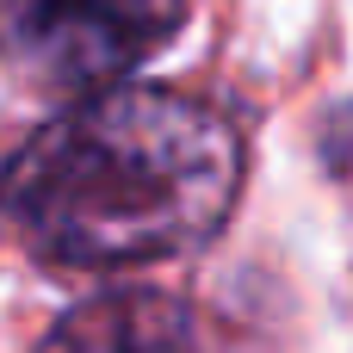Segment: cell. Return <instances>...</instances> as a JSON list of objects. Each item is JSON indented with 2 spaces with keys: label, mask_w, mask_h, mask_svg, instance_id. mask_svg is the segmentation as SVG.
<instances>
[{
  "label": "cell",
  "mask_w": 353,
  "mask_h": 353,
  "mask_svg": "<svg viewBox=\"0 0 353 353\" xmlns=\"http://www.w3.org/2000/svg\"><path fill=\"white\" fill-rule=\"evenodd\" d=\"M37 353H205L199 323L168 292H99L74 304Z\"/></svg>",
  "instance_id": "cell-3"
},
{
  "label": "cell",
  "mask_w": 353,
  "mask_h": 353,
  "mask_svg": "<svg viewBox=\"0 0 353 353\" xmlns=\"http://www.w3.org/2000/svg\"><path fill=\"white\" fill-rule=\"evenodd\" d=\"M242 192V130L174 87H112L0 168V223L50 267L118 273L205 248Z\"/></svg>",
  "instance_id": "cell-1"
},
{
  "label": "cell",
  "mask_w": 353,
  "mask_h": 353,
  "mask_svg": "<svg viewBox=\"0 0 353 353\" xmlns=\"http://www.w3.org/2000/svg\"><path fill=\"white\" fill-rule=\"evenodd\" d=\"M186 0H0V62L43 93H112L161 56Z\"/></svg>",
  "instance_id": "cell-2"
}]
</instances>
